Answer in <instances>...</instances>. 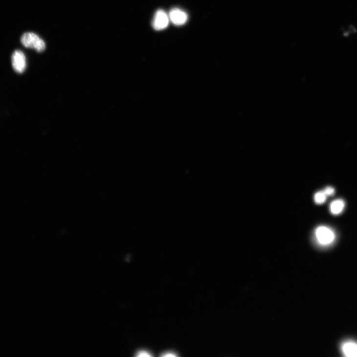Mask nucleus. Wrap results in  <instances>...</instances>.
<instances>
[{
	"label": "nucleus",
	"mask_w": 357,
	"mask_h": 357,
	"mask_svg": "<svg viewBox=\"0 0 357 357\" xmlns=\"http://www.w3.org/2000/svg\"><path fill=\"white\" fill-rule=\"evenodd\" d=\"M327 196L323 191L317 192L314 196V200L315 202L318 204H323L326 201Z\"/></svg>",
	"instance_id": "8"
},
{
	"label": "nucleus",
	"mask_w": 357,
	"mask_h": 357,
	"mask_svg": "<svg viewBox=\"0 0 357 357\" xmlns=\"http://www.w3.org/2000/svg\"><path fill=\"white\" fill-rule=\"evenodd\" d=\"M342 354L346 357H357V342L348 340L341 345Z\"/></svg>",
	"instance_id": "6"
},
{
	"label": "nucleus",
	"mask_w": 357,
	"mask_h": 357,
	"mask_svg": "<svg viewBox=\"0 0 357 357\" xmlns=\"http://www.w3.org/2000/svg\"><path fill=\"white\" fill-rule=\"evenodd\" d=\"M314 234L317 243L323 246L332 245L336 239L334 231L325 226L318 227L315 230Z\"/></svg>",
	"instance_id": "2"
},
{
	"label": "nucleus",
	"mask_w": 357,
	"mask_h": 357,
	"mask_svg": "<svg viewBox=\"0 0 357 357\" xmlns=\"http://www.w3.org/2000/svg\"><path fill=\"white\" fill-rule=\"evenodd\" d=\"M169 18L173 23L177 25H181L185 23L187 21V14L178 8L172 9L169 13Z\"/></svg>",
	"instance_id": "5"
},
{
	"label": "nucleus",
	"mask_w": 357,
	"mask_h": 357,
	"mask_svg": "<svg viewBox=\"0 0 357 357\" xmlns=\"http://www.w3.org/2000/svg\"><path fill=\"white\" fill-rule=\"evenodd\" d=\"M345 202L341 199L333 201L330 204V210L334 215H339L345 208Z\"/></svg>",
	"instance_id": "7"
},
{
	"label": "nucleus",
	"mask_w": 357,
	"mask_h": 357,
	"mask_svg": "<svg viewBox=\"0 0 357 357\" xmlns=\"http://www.w3.org/2000/svg\"><path fill=\"white\" fill-rule=\"evenodd\" d=\"M12 66L16 72L21 74L26 67V58L23 53L20 50L15 51L12 58Z\"/></svg>",
	"instance_id": "3"
},
{
	"label": "nucleus",
	"mask_w": 357,
	"mask_h": 357,
	"mask_svg": "<svg viewBox=\"0 0 357 357\" xmlns=\"http://www.w3.org/2000/svg\"><path fill=\"white\" fill-rule=\"evenodd\" d=\"M164 356H165V357H168V356L174 357V356H176V355L171 353V354H170V353H167V354H165L164 355Z\"/></svg>",
	"instance_id": "11"
},
{
	"label": "nucleus",
	"mask_w": 357,
	"mask_h": 357,
	"mask_svg": "<svg viewBox=\"0 0 357 357\" xmlns=\"http://www.w3.org/2000/svg\"><path fill=\"white\" fill-rule=\"evenodd\" d=\"M21 43L25 47L33 48L39 52L44 51L46 47L44 41L32 32L24 33L21 38Z\"/></svg>",
	"instance_id": "1"
},
{
	"label": "nucleus",
	"mask_w": 357,
	"mask_h": 357,
	"mask_svg": "<svg viewBox=\"0 0 357 357\" xmlns=\"http://www.w3.org/2000/svg\"><path fill=\"white\" fill-rule=\"evenodd\" d=\"M151 355L148 352L146 351H141L139 352L138 353L137 356L138 357H150Z\"/></svg>",
	"instance_id": "10"
},
{
	"label": "nucleus",
	"mask_w": 357,
	"mask_h": 357,
	"mask_svg": "<svg viewBox=\"0 0 357 357\" xmlns=\"http://www.w3.org/2000/svg\"><path fill=\"white\" fill-rule=\"evenodd\" d=\"M323 191L327 197L334 196L335 192V189L332 187L326 188Z\"/></svg>",
	"instance_id": "9"
},
{
	"label": "nucleus",
	"mask_w": 357,
	"mask_h": 357,
	"mask_svg": "<svg viewBox=\"0 0 357 357\" xmlns=\"http://www.w3.org/2000/svg\"><path fill=\"white\" fill-rule=\"evenodd\" d=\"M169 20L166 13L163 10H159L155 15L153 23V27L157 30L163 29L168 25Z\"/></svg>",
	"instance_id": "4"
}]
</instances>
